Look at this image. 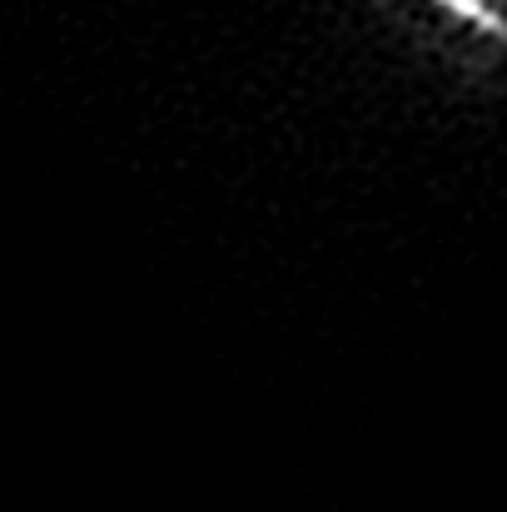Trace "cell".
Here are the masks:
<instances>
[{
    "instance_id": "1",
    "label": "cell",
    "mask_w": 507,
    "mask_h": 512,
    "mask_svg": "<svg viewBox=\"0 0 507 512\" xmlns=\"http://www.w3.org/2000/svg\"><path fill=\"white\" fill-rule=\"evenodd\" d=\"M433 10H443L448 20L478 30L483 40H503V0H428Z\"/></svg>"
}]
</instances>
